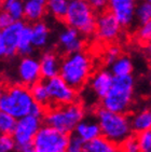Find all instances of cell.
I'll return each instance as SVG.
<instances>
[{
	"label": "cell",
	"mask_w": 151,
	"mask_h": 152,
	"mask_svg": "<svg viewBox=\"0 0 151 152\" xmlns=\"http://www.w3.org/2000/svg\"><path fill=\"white\" fill-rule=\"evenodd\" d=\"M95 119L99 124L102 136L119 146L131 137L134 132L131 118L126 113L109 111L100 107L96 110Z\"/></svg>",
	"instance_id": "cell-1"
},
{
	"label": "cell",
	"mask_w": 151,
	"mask_h": 152,
	"mask_svg": "<svg viewBox=\"0 0 151 152\" xmlns=\"http://www.w3.org/2000/svg\"><path fill=\"white\" fill-rule=\"evenodd\" d=\"M135 95L133 76L114 77L110 91L102 99V107L109 111L128 113L132 108Z\"/></svg>",
	"instance_id": "cell-2"
},
{
	"label": "cell",
	"mask_w": 151,
	"mask_h": 152,
	"mask_svg": "<svg viewBox=\"0 0 151 152\" xmlns=\"http://www.w3.org/2000/svg\"><path fill=\"white\" fill-rule=\"evenodd\" d=\"M92 61L84 51L67 54L61 65L59 76L73 88H82L91 79Z\"/></svg>",
	"instance_id": "cell-3"
},
{
	"label": "cell",
	"mask_w": 151,
	"mask_h": 152,
	"mask_svg": "<svg viewBox=\"0 0 151 152\" xmlns=\"http://www.w3.org/2000/svg\"><path fill=\"white\" fill-rule=\"evenodd\" d=\"M35 104L28 86L18 83L7 86L0 95V111L21 119L30 113Z\"/></svg>",
	"instance_id": "cell-4"
},
{
	"label": "cell",
	"mask_w": 151,
	"mask_h": 152,
	"mask_svg": "<svg viewBox=\"0 0 151 152\" xmlns=\"http://www.w3.org/2000/svg\"><path fill=\"white\" fill-rule=\"evenodd\" d=\"M85 118V110L80 102L65 106H53L47 110L43 121L47 125L65 134L75 132L79 123Z\"/></svg>",
	"instance_id": "cell-5"
},
{
	"label": "cell",
	"mask_w": 151,
	"mask_h": 152,
	"mask_svg": "<svg viewBox=\"0 0 151 152\" xmlns=\"http://www.w3.org/2000/svg\"><path fill=\"white\" fill-rule=\"evenodd\" d=\"M95 11L86 0H70L64 22L67 26L78 30L83 37H90L95 35L97 20Z\"/></svg>",
	"instance_id": "cell-6"
},
{
	"label": "cell",
	"mask_w": 151,
	"mask_h": 152,
	"mask_svg": "<svg viewBox=\"0 0 151 152\" xmlns=\"http://www.w3.org/2000/svg\"><path fill=\"white\" fill-rule=\"evenodd\" d=\"M70 136L49 125H42L32 145L37 152H67Z\"/></svg>",
	"instance_id": "cell-7"
},
{
	"label": "cell",
	"mask_w": 151,
	"mask_h": 152,
	"mask_svg": "<svg viewBox=\"0 0 151 152\" xmlns=\"http://www.w3.org/2000/svg\"><path fill=\"white\" fill-rule=\"evenodd\" d=\"M45 84L49 91L51 105L65 106L77 100V90L68 84L61 76L47 80Z\"/></svg>",
	"instance_id": "cell-8"
},
{
	"label": "cell",
	"mask_w": 151,
	"mask_h": 152,
	"mask_svg": "<svg viewBox=\"0 0 151 152\" xmlns=\"http://www.w3.org/2000/svg\"><path fill=\"white\" fill-rule=\"evenodd\" d=\"M26 24L23 20H18L0 30V56L2 58H13L18 54L20 36Z\"/></svg>",
	"instance_id": "cell-9"
},
{
	"label": "cell",
	"mask_w": 151,
	"mask_h": 152,
	"mask_svg": "<svg viewBox=\"0 0 151 152\" xmlns=\"http://www.w3.org/2000/svg\"><path fill=\"white\" fill-rule=\"evenodd\" d=\"M42 119L32 117L30 114L18 119L12 136L16 141L18 147L26 146L32 143L36 135L42 127Z\"/></svg>",
	"instance_id": "cell-10"
},
{
	"label": "cell",
	"mask_w": 151,
	"mask_h": 152,
	"mask_svg": "<svg viewBox=\"0 0 151 152\" xmlns=\"http://www.w3.org/2000/svg\"><path fill=\"white\" fill-rule=\"evenodd\" d=\"M122 25L119 23L109 11H104L97 15L95 36L99 41L109 43L119 38L122 30Z\"/></svg>",
	"instance_id": "cell-11"
},
{
	"label": "cell",
	"mask_w": 151,
	"mask_h": 152,
	"mask_svg": "<svg viewBox=\"0 0 151 152\" xmlns=\"http://www.w3.org/2000/svg\"><path fill=\"white\" fill-rule=\"evenodd\" d=\"M16 77L21 84L30 88L37 82L41 81L40 61L34 56H23L16 67Z\"/></svg>",
	"instance_id": "cell-12"
},
{
	"label": "cell",
	"mask_w": 151,
	"mask_h": 152,
	"mask_svg": "<svg viewBox=\"0 0 151 152\" xmlns=\"http://www.w3.org/2000/svg\"><path fill=\"white\" fill-rule=\"evenodd\" d=\"M136 0H108V11L119 20L122 27H130L135 22Z\"/></svg>",
	"instance_id": "cell-13"
},
{
	"label": "cell",
	"mask_w": 151,
	"mask_h": 152,
	"mask_svg": "<svg viewBox=\"0 0 151 152\" xmlns=\"http://www.w3.org/2000/svg\"><path fill=\"white\" fill-rule=\"evenodd\" d=\"M82 37L83 36L78 30H76L75 28H71L69 26H66L58 34V47L66 54L81 52L84 48V40Z\"/></svg>",
	"instance_id": "cell-14"
},
{
	"label": "cell",
	"mask_w": 151,
	"mask_h": 152,
	"mask_svg": "<svg viewBox=\"0 0 151 152\" xmlns=\"http://www.w3.org/2000/svg\"><path fill=\"white\" fill-rule=\"evenodd\" d=\"M113 79H114V76L111 73L110 70L100 69L91 77L89 81L90 90L97 98L103 99L108 94V92L110 91Z\"/></svg>",
	"instance_id": "cell-15"
},
{
	"label": "cell",
	"mask_w": 151,
	"mask_h": 152,
	"mask_svg": "<svg viewBox=\"0 0 151 152\" xmlns=\"http://www.w3.org/2000/svg\"><path fill=\"white\" fill-rule=\"evenodd\" d=\"M41 68V76L43 80H50L54 77L59 76L62 61L55 52L53 51H45L39 58Z\"/></svg>",
	"instance_id": "cell-16"
},
{
	"label": "cell",
	"mask_w": 151,
	"mask_h": 152,
	"mask_svg": "<svg viewBox=\"0 0 151 152\" xmlns=\"http://www.w3.org/2000/svg\"><path fill=\"white\" fill-rule=\"evenodd\" d=\"M73 134L84 142H89V141L102 136L100 127H99V124L95 118L94 119H85L84 118L77 125Z\"/></svg>",
	"instance_id": "cell-17"
},
{
	"label": "cell",
	"mask_w": 151,
	"mask_h": 152,
	"mask_svg": "<svg viewBox=\"0 0 151 152\" xmlns=\"http://www.w3.org/2000/svg\"><path fill=\"white\" fill-rule=\"evenodd\" d=\"M24 18L30 23L42 20L47 12L48 0H23Z\"/></svg>",
	"instance_id": "cell-18"
},
{
	"label": "cell",
	"mask_w": 151,
	"mask_h": 152,
	"mask_svg": "<svg viewBox=\"0 0 151 152\" xmlns=\"http://www.w3.org/2000/svg\"><path fill=\"white\" fill-rule=\"evenodd\" d=\"M32 27V39L35 49H43L48 45L50 40V28L47 24L39 20L30 25Z\"/></svg>",
	"instance_id": "cell-19"
},
{
	"label": "cell",
	"mask_w": 151,
	"mask_h": 152,
	"mask_svg": "<svg viewBox=\"0 0 151 152\" xmlns=\"http://www.w3.org/2000/svg\"><path fill=\"white\" fill-rule=\"evenodd\" d=\"M132 127L135 133L151 129V108H142L135 112L131 118Z\"/></svg>",
	"instance_id": "cell-20"
},
{
	"label": "cell",
	"mask_w": 151,
	"mask_h": 152,
	"mask_svg": "<svg viewBox=\"0 0 151 152\" xmlns=\"http://www.w3.org/2000/svg\"><path fill=\"white\" fill-rule=\"evenodd\" d=\"M86 152H120V146L104 136H99L93 140L85 142Z\"/></svg>",
	"instance_id": "cell-21"
},
{
	"label": "cell",
	"mask_w": 151,
	"mask_h": 152,
	"mask_svg": "<svg viewBox=\"0 0 151 152\" xmlns=\"http://www.w3.org/2000/svg\"><path fill=\"white\" fill-rule=\"evenodd\" d=\"M134 65L128 55H121L110 65V71L114 77L132 76Z\"/></svg>",
	"instance_id": "cell-22"
},
{
	"label": "cell",
	"mask_w": 151,
	"mask_h": 152,
	"mask_svg": "<svg viewBox=\"0 0 151 152\" xmlns=\"http://www.w3.org/2000/svg\"><path fill=\"white\" fill-rule=\"evenodd\" d=\"M34 44L32 39V27L30 25H26L24 27L20 36L18 41V54L23 56H30L34 52Z\"/></svg>",
	"instance_id": "cell-23"
},
{
	"label": "cell",
	"mask_w": 151,
	"mask_h": 152,
	"mask_svg": "<svg viewBox=\"0 0 151 152\" xmlns=\"http://www.w3.org/2000/svg\"><path fill=\"white\" fill-rule=\"evenodd\" d=\"M70 0H48L47 12L55 20H63L68 11Z\"/></svg>",
	"instance_id": "cell-24"
},
{
	"label": "cell",
	"mask_w": 151,
	"mask_h": 152,
	"mask_svg": "<svg viewBox=\"0 0 151 152\" xmlns=\"http://www.w3.org/2000/svg\"><path fill=\"white\" fill-rule=\"evenodd\" d=\"M29 90H30V93H32V96L35 102L40 104L45 108H47V106L51 105V99H50L49 91H48L45 81L37 82L36 84L32 85Z\"/></svg>",
	"instance_id": "cell-25"
},
{
	"label": "cell",
	"mask_w": 151,
	"mask_h": 152,
	"mask_svg": "<svg viewBox=\"0 0 151 152\" xmlns=\"http://www.w3.org/2000/svg\"><path fill=\"white\" fill-rule=\"evenodd\" d=\"M1 3H2L3 11L8 12L15 22L23 20V18H24V1L23 0H3Z\"/></svg>",
	"instance_id": "cell-26"
},
{
	"label": "cell",
	"mask_w": 151,
	"mask_h": 152,
	"mask_svg": "<svg viewBox=\"0 0 151 152\" xmlns=\"http://www.w3.org/2000/svg\"><path fill=\"white\" fill-rule=\"evenodd\" d=\"M151 20V3L148 1H141L137 3L136 10H135V20L138 25L147 23Z\"/></svg>",
	"instance_id": "cell-27"
},
{
	"label": "cell",
	"mask_w": 151,
	"mask_h": 152,
	"mask_svg": "<svg viewBox=\"0 0 151 152\" xmlns=\"http://www.w3.org/2000/svg\"><path fill=\"white\" fill-rule=\"evenodd\" d=\"M18 123V119L11 114L0 111V133L2 135H12Z\"/></svg>",
	"instance_id": "cell-28"
},
{
	"label": "cell",
	"mask_w": 151,
	"mask_h": 152,
	"mask_svg": "<svg viewBox=\"0 0 151 152\" xmlns=\"http://www.w3.org/2000/svg\"><path fill=\"white\" fill-rule=\"evenodd\" d=\"M135 37L136 40L138 41V43L140 44H146L148 45L151 42V20H148L147 23L141 24L139 27L137 28L136 32H135Z\"/></svg>",
	"instance_id": "cell-29"
},
{
	"label": "cell",
	"mask_w": 151,
	"mask_h": 152,
	"mask_svg": "<svg viewBox=\"0 0 151 152\" xmlns=\"http://www.w3.org/2000/svg\"><path fill=\"white\" fill-rule=\"evenodd\" d=\"M18 149L16 141L12 135H2L0 136V152H13Z\"/></svg>",
	"instance_id": "cell-30"
},
{
	"label": "cell",
	"mask_w": 151,
	"mask_h": 152,
	"mask_svg": "<svg viewBox=\"0 0 151 152\" xmlns=\"http://www.w3.org/2000/svg\"><path fill=\"white\" fill-rule=\"evenodd\" d=\"M141 152H151V129L136 135Z\"/></svg>",
	"instance_id": "cell-31"
},
{
	"label": "cell",
	"mask_w": 151,
	"mask_h": 152,
	"mask_svg": "<svg viewBox=\"0 0 151 152\" xmlns=\"http://www.w3.org/2000/svg\"><path fill=\"white\" fill-rule=\"evenodd\" d=\"M121 152H141L136 136H131L120 145Z\"/></svg>",
	"instance_id": "cell-32"
},
{
	"label": "cell",
	"mask_w": 151,
	"mask_h": 152,
	"mask_svg": "<svg viewBox=\"0 0 151 152\" xmlns=\"http://www.w3.org/2000/svg\"><path fill=\"white\" fill-rule=\"evenodd\" d=\"M121 56V50L118 45H110L107 48V50L105 52V61L106 64H108L110 66L113 61H116L117 58H119Z\"/></svg>",
	"instance_id": "cell-33"
},
{
	"label": "cell",
	"mask_w": 151,
	"mask_h": 152,
	"mask_svg": "<svg viewBox=\"0 0 151 152\" xmlns=\"http://www.w3.org/2000/svg\"><path fill=\"white\" fill-rule=\"evenodd\" d=\"M67 152H86V150H85V142L82 141L77 136L73 135L70 137V141L69 145H68Z\"/></svg>",
	"instance_id": "cell-34"
},
{
	"label": "cell",
	"mask_w": 151,
	"mask_h": 152,
	"mask_svg": "<svg viewBox=\"0 0 151 152\" xmlns=\"http://www.w3.org/2000/svg\"><path fill=\"white\" fill-rule=\"evenodd\" d=\"M45 113H47V110H45V107H43L40 104H37L35 102L32 107V110H30V115L36 118H39V119H42L43 120L44 117H45Z\"/></svg>",
	"instance_id": "cell-35"
},
{
	"label": "cell",
	"mask_w": 151,
	"mask_h": 152,
	"mask_svg": "<svg viewBox=\"0 0 151 152\" xmlns=\"http://www.w3.org/2000/svg\"><path fill=\"white\" fill-rule=\"evenodd\" d=\"M14 22L15 20L12 18V16L7 11H2L0 13V28L1 29L6 28V27H9Z\"/></svg>",
	"instance_id": "cell-36"
},
{
	"label": "cell",
	"mask_w": 151,
	"mask_h": 152,
	"mask_svg": "<svg viewBox=\"0 0 151 152\" xmlns=\"http://www.w3.org/2000/svg\"><path fill=\"white\" fill-rule=\"evenodd\" d=\"M96 11H103L108 6V0H86Z\"/></svg>",
	"instance_id": "cell-37"
},
{
	"label": "cell",
	"mask_w": 151,
	"mask_h": 152,
	"mask_svg": "<svg viewBox=\"0 0 151 152\" xmlns=\"http://www.w3.org/2000/svg\"><path fill=\"white\" fill-rule=\"evenodd\" d=\"M16 151L18 152H37L32 143H30V145H26V146L18 147Z\"/></svg>",
	"instance_id": "cell-38"
},
{
	"label": "cell",
	"mask_w": 151,
	"mask_h": 152,
	"mask_svg": "<svg viewBox=\"0 0 151 152\" xmlns=\"http://www.w3.org/2000/svg\"><path fill=\"white\" fill-rule=\"evenodd\" d=\"M148 88H149V94H150V96H151V72L148 78Z\"/></svg>",
	"instance_id": "cell-39"
},
{
	"label": "cell",
	"mask_w": 151,
	"mask_h": 152,
	"mask_svg": "<svg viewBox=\"0 0 151 152\" xmlns=\"http://www.w3.org/2000/svg\"><path fill=\"white\" fill-rule=\"evenodd\" d=\"M147 49H148V51H149V52H151V42L148 44V45H147Z\"/></svg>",
	"instance_id": "cell-40"
},
{
	"label": "cell",
	"mask_w": 151,
	"mask_h": 152,
	"mask_svg": "<svg viewBox=\"0 0 151 152\" xmlns=\"http://www.w3.org/2000/svg\"><path fill=\"white\" fill-rule=\"evenodd\" d=\"M149 61L151 63V52H149Z\"/></svg>",
	"instance_id": "cell-41"
},
{
	"label": "cell",
	"mask_w": 151,
	"mask_h": 152,
	"mask_svg": "<svg viewBox=\"0 0 151 152\" xmlns=\"http://www.w3.org/2000/svg\"><path fill=\"white\" fill-rule=\"evenodd\" d=\"M146 1H148V2H150V3H151V0H146Z\"/></svg>",
	"instance_id": "cell-42"
}]
</instances>
